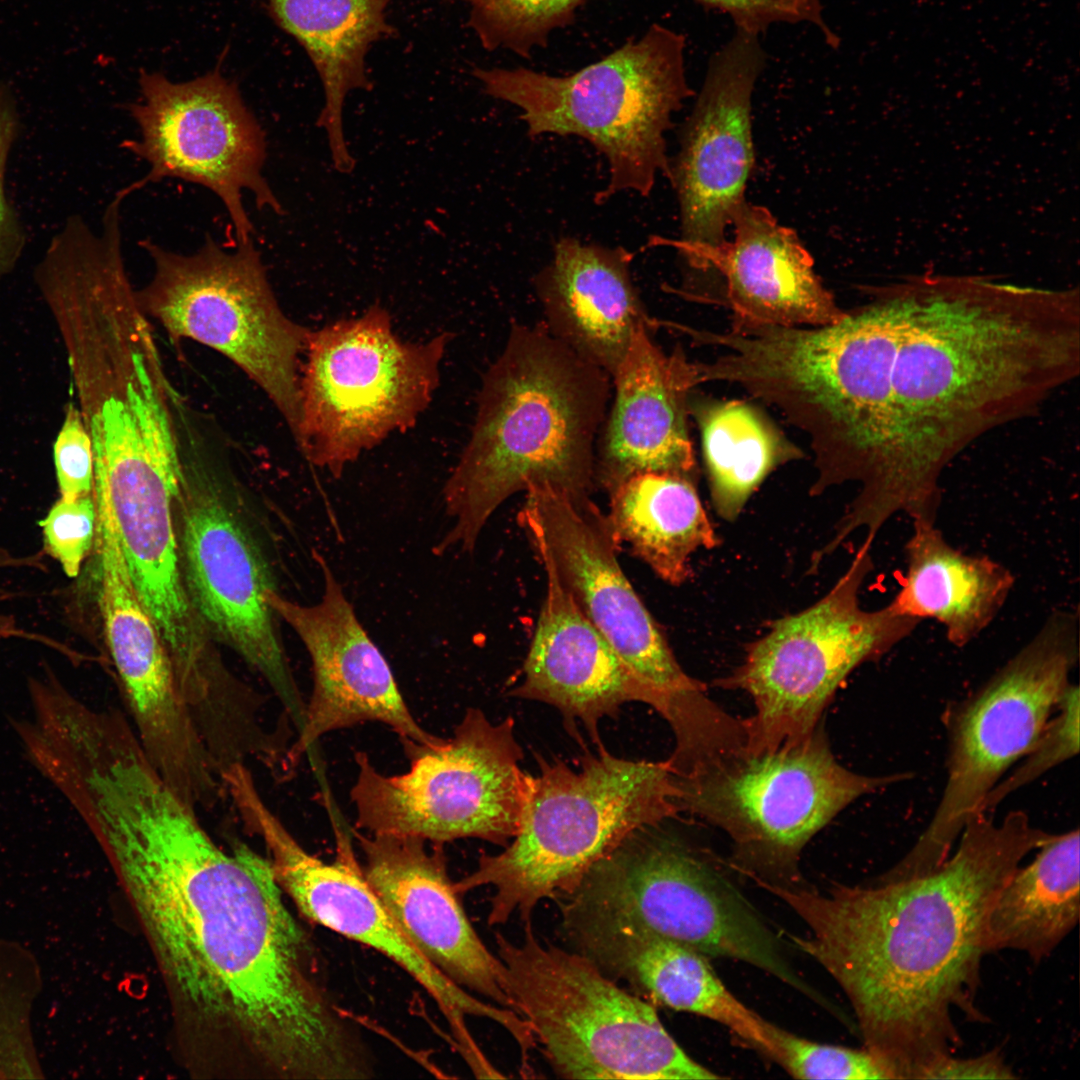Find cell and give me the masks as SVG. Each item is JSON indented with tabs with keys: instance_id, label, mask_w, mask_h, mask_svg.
Masks as SVG:
<instances>
[{
	"instance_id": "19",
	"label": "cell",
	"mask_w": 1080,
	"mask_h": 1080,
	"mask_svg": "<svg viewBox=\"0 0 1080 1080\" xmlns=\"http://www.w3.org/2000/svg\"><path fill=\"white\" fill-rule=\"evenodd\" d=\"M767 57L759 36L735 30L711 55L667 178L680 236L671 242L688 278L721 279L717 264L733 218L746 201L755 152L752 99Z\"/></svg>"
},
{
	"instance_id": "41",
	"label": "cell",
	"mask_w": 1080,
	"mask_h": 1080,
	"mask_svg": "<svg viewBox=\"0 0 1080 1080\" xmlns=\"http://www.w3.org/2000/svg\"><path fill=\"white\" fill-rule=\"evenodd\" d=\"M3 560L7 559L0 558L1 562ZM11 635H17V630L14 629L13 625L8 621V619L0 617V637H8Z\"/></svg>"
},
{
	"instance_id": "36",
	"label": "cell",
	"mask_w": 1080,
	"mask_h": 1080,
	"mask_svg": "<svg viewBox=\"0 0 1080 1080\" xmlns=\"http://www.w3.org/2000/svg\"><path fill=\"white\" fill-rule=\"evenodd\" d=\"M96 521L92 494L70 500L60 497L39 522L47 553L68 577L78 576L95 541Z\"/></svg>"
},
{
	"instance_id": "4",
	"label": "cell",
	"mask_w": 1080,
	"mask_h": 1080,
	"mask_svg": "<svg viewBox=\"0 0 1080 1080\" xmlns=\"http://www.w3.org/2000/svg\"><path fill=\"white\" fill-rule=\"evenodd\" d=\"M610 380L545 324L513 321L483 376L470 438L444 485L453 522L434 552H473L494 511L530 486L589 498Z\"/></svg>"
},
{
	"instance_id": "15",
	"label": "cell",
	"mask_w": 1080,
	"mask_h": 1080,
	"mask_svg": "<svg viewBox=\"0 0 1080 1080\" xmlns=\"http://www.w3.org/2000/svg\"><path fill=\"white\" fill-rule=\"evenodd\" d=\"M402 745L410 768L398 775L382 774L366 753H355L350 797L358 829L442 845L476 838L505 847L516 835L526 773L512 717L496 724L471 707L443 744Z\"/></svg>"
},
{
	"instance_id": "1",
	"label": "cell",
	"mask_w": 1080,
	"mask_h": 1080,
	"mask_svg": "<svg viewBox=\"0 0 1080 1080\" xmlns=\"http://www.w3.org/2000/svg\"><path fill=\"white\" fill-rule=\"evenodd\" d=\"M167 784L134 787L92 828L145 935L192 1070L328 1080L363 1034L329 991L268 858L220 847Z\"/></svg>"
},
{
	"instance_id": "5",
	"label": "cell",
	"mask_w": 1080,
	"mask_h": 1080,
	"mask_svg": "<svg viewBox=\"0 0 1080 1080\" xmlns=\"http://www.w3.org/2000/svg\"><path fill=\"white\" fill-rule=\"evenodd\" d=\"M526 773L519 827L502 852L482 854L454 882L459 895L490 886L487 923L517 915L532 920L538 905L571 891L600 858L632 832L680 812L677 776L669 760H628L600 744L579 770L538 758Z\"/></svg>"
},
{
	"instance_id": "6",
	"label": "cell",
	"mask_w": 1080,
	"mask_h": 1080,
	"mask_svg": "<svg viewBox=\"0 0 1080 1080\" xmlns=\"http://www.w3.org/2000/svg\"><path fill=\"white\" fill-rule=\"evenodd\" d=\"M660 825L632 832L592 865L562 898L563 917L649 930L709 959L747 963L823 1004L720 860Z\"/></svg>"
},
{
	"instance_id": "13",
	"label": "cell",
	"mask_w": 1080,
	"mask_h": 1080,
	"mask_svg": "<svg viewBox=\"0 0 1080 1080\" xmlns=\"http://www.w3.org/2000/svg\"><path fill=\"white\" fill-rule=\"evenodd\" d=\"M450 338L403 341L380 304L311 330L296 442L305 459L337 478L389 435L413 427L439 386Z\"/></svg>"
},
{
	"instance_id": "8",
	"label": "cell",
	"mask_w": 1080,
	"mask_h": 1080,
	"mask_svg": "<svg viewBox=\"0 0 1080 1080\" xmlns=\"http://www.w3.org/2000/svg\"><path fill=\"white\" fill-rule=\"evenodd\" d=\"M520 942L495 934L513 1010L552 1071L566 1079H719L670 1035L655 1007L584 955L541 941L531 920Z\"/></svg>"
},
{
	"instance_id": "24",
	"label": "cell",
	"mask_w": 1080,
	"mask_h": 1080,
	"mask_svg": "<svg viewBox=\"0 0 1080 1080\" xmlns=\"http://www.w3.org/2000/svg\"><path fill=\"white\" fill-rule=\"evenodd\" d=\"M546 572V595L514 697L556 707L569 730L580 721L597 746L600 720L623 704L642 702L658 713L656 692L639 679L579 610L554 572Z\"/></svg>"
},
{
	"instance_id": "2",
	"label": "cell",
	"mask_w": 1080,
	"mask_h": 1080,
	"mask_svg": "<svg viewBox=\"0 0 1080 1080\" xmlns=\"http://www.w3.org/2000/svg\"><path fill=\"white\" fill-rule=\"evenodd\" d=\"M1049 833L1023 811L973 817L958 846L922 875L866 886L767 887L808 928L788 935L848 998L864 1047L895 1079H922L953 1054L954 1011L975 1006L988 911L1002 885Z\"/></svg>"
},
{
	"instance_id": "30",
	"label": "cell",
	"mask_w": 1080,
	"mask_h": 1080,
	"mask_svg": "<svg viewBox=\"0 0 1080 1080\" xmlns=\"http://www.w3.org/2000/svg\"><path fill=\"white\" fill-rule=\"evenodd\" d=\"M1031 863L1019 866L988 911L985 953L1004 949L1033 961L1048 957L1079 920V831L1050 834Z\"/></svg>"
},
{
	"instance_id": "29",
	"label": "cell",
	"mask_w": 1080,
	"mask_h": 1080,
	"mask_svg": "<svg viewBox=\"0 0 1080 1080\" xmlns=\"http://www.w3.org/2000/svg\"><path fill=\"white\" fill-rule=\"evenodd\" d=\"M904 556L905 572L889 604L919 622L935 620L956 647L969 644L992 623L1014 586L1007 567L958 550L936 523L913 521Z\"/></svg>"
},
{
	"instance_id": "11",
	"label": "cell",
	"mask_w": 1080,
	"mask_h": 1080,
	"mask_svg": "<svg viewBox=\"0 0 1080 1080\" xmlns=\"http://www.w3.org/2000/svg\"><path fill=\"white\" fill-rule=\"evenodd\" d=\"M871 547L863 542L825 596L775 620L749 644L743 662L714 681L752 699L754 713L743 720L747 752H771L805 740L850 673L880 659L920 623L889 603L876 610L860 606V589L873 570Z\"/></svg>"
},
{
	"instance_id": "23",
	"label": "cell",
	"mask_w": 1080,
	"mask_h": 1080,
	"mask_svg": "<svg viewBox=\"0 0 1080 1080\" xmlns=\"http://www.w3.org/2000/svg\"><path fill=\"white\" fill-rule=\"evenodd\" d=\"M652 327L640 326L611 374L615 395L596 448V482L608 493L646 472L697 481L689 438L688 400L696 386L693 362L680 348L667 354Z\"/></svg>"
},
{
	"instance_id": "25",
	"label": "cell",
	"mask_w": 1080,
	"mask_h": 1080,
	"mask_svg": "<svg viewBox=\"0 0 1080 1080\" xmlns=\"http://www.w3.org/2000/svg\"><path fill=\"white\" fill-rule=\"evenodd\" d=\"M561 932L569 949L633 993L715 1021L773 1060L777 1025L735 997L705 955L640 927L566 925Z\"/></svg>"
},
{
	"instance_id": "28",
	"label": "cell",
	"mask_w": 1080,
	"mask_h": 1080,
	"mask_svg": "<svg viewBox=\"0 0 1080 1080\" xmlns=\"http://www.w3.org/2000/svg\"><path fill=\"white\" fill-rule=\"evenodd\" d=\"M392 0H267L276 24L306 51L321 80L325 102L316 121L327 133L334 168L351 173L356 160L343 132V107L354 90L372 89L366 56L393 36L387 19Z\"/></svg>"
},
{
	"instance_id": "20",
	"label": "cell",
	"mask_w": 1080,
	"mask_h": 1080,
	"mask_svg": "<svg viewBox=\"0 0 1080 1080\" xmlns=\"http://www.w3.org/2000/svg\"><path fill=\"white\" fill-rule=\"evenodd\" d=\"M98 604L127 717L147 757L186 803L204 807L222 782L180 691L170 657L130 578L112 517L97 519Z\"/></svg>"
},
{
	"instance_id": "10",
	"label": "cell",
	"mask_w": 1080,
	"mask_h": 1080,
	"mask_svg": "<svg viewBox=\"0 0 1080 1080\" xmlns=\"http://www.w3.org/2000/svg\"><path fill=\"white\" fill-rule=\"evenodd\" d=\"M1077 613L1056 610L1039 631L973 694L945 713L946 784L926 829L883 873L887 881L922 875L951 854L986 797L1035 744L1079 659Z\"/></svg>"
},
{
	"instance_id": "21",
	"label": "cell",
	"mask_w": 1080,
	"mask_h": 1080,
	"mask_svg": "<svg viewBox=\"0 0 1080 1080\" xmlns=\"http://www.w3.org/2000/svg\"><path fill=\"white\" fill-rule=\"evenodd\" d=\"M316 561L323 576L318 603L301 605L275 589L266 594L275 615L304 644L312 665L304 724L287 749L282 770H294L326 733L364 722L388 726L402 744H443L446 738L426 731L412 715L388 661L358 620L329 563L321 554Z\"/></svg>"
},
{
	"instance_id": "18",
	"label": "cell",
	"mask_w": 1080,
	"mask_h": 1080,
	"mask_svg": "<svg viewBox=\"0 0 1080 1080\" xmlns=\"http://www.w3.org/2000/svg\"><path fill=\"white\" fill-rule=\"evenodd\" d=\"M175 504L184 583L199 619L210 638L233 650L264 679L298 734L306 703L266 598L275 587L260 549L202 469L182 462Z\"/></svg>"
},
{
	"instance_id": "32",
	"label": "cell",
	"mask_w": 1080,
	"mask_h": 1080,
	"mask_svg": "<svg viewBox=\"0 0 1080 1080\" xmlns=\"http://www.w3.org/2000/svg\"><path fill=\"white\" fill-rule=\"evenodd\" d=\"M699 427L710 497L716 513L734 521L778 467L802 451L755 406L740 400H688Z\"/></svg>"
},
{
	"instance_id": "9",
	"label": "cell",
	"mask_w": 1080,
	"mask_h": 1080,
	"mask_svg": "<svg viewBox=\"0 0 1080 1080\" xmlns=\"http://www.w3.org/2000/svg\"><path fill=\"white\" fill-rule=\"evenodd\" d=\"M910 775L855 773L835 758L823 722L805 740L777 750H745L677 777V804L725 832L729 866L768 886H805L800 858L808 842L858 798Z\"/></svg>"
},
{
	"instance_id": "40",
	"label": "cell",
	"mask_w": 1080,
	"mask_h": 1080,
	"mask_svg": "<svg viewBox=\"0 0 1080 1080\" xmlns=\"http://www.w3.org/2000/svg\"><path fill=\"white\" fill-rule=\"evenodd\" d=\"M1012 1068L999 1049L980 1056L960 1058L948 1055L934 1064L922 1079H1015Z\"/></svg>"
},
{
	"instance_id": "7",
	"label": "cell",
	"mask_w": 1080,
	"mask_h": 1080,
	"mask_svg": "<svg viewBox=\"0 0 1080 1080\" xmlns=\"http://www.w3.org/2000/svg\"><path fill=\"white\" fill-rule=\"evenodd\" d=\"M685 37L660 24L568 76L518 67L476 68L484 92L521 110L528 135L578 136L604 155L607 185L594 200L619 192L650 195L667 177L666 133L692 95Z\"/></svg>"
},
{
	"instance_id": "26",
	"label": "cell",
	"mask_w": 1080,
	"mask_h": 1080,
	"mask_svg": "<svg viewBox=\"0 0 1080 1080\" xmlns=\"http://www.w3.org/2000/svg\"><path fill=\"white\" fill-rule=\"evenodd\" d=\"M633 253L562 237L534 278L550 333L611 377L633 334L656 327L633 283Z\"/></svg>"
},
{
	"instance_id": "37",
	"label": "cell",
	"mask_w": 1080,
	"mask_h": 1080,
	"mask_svg": "<svg viewBox=\"0 0 1080 1080\" xmlns=\"http://www.w3.org/2000/svg\"><path fill=\"white\" fill-rule=\"evenodd\" d=\"M705 8L728 15L735 30L760 36L778 23L811 24L830 47H839L840 39L828 26L819 0H695Z\"/></svg>"
},
{
	"instance_id": "39",
	"label": "cell",
	"mask_w": 1080,
	"mask_h": 1080,
	"mask_svg": "<svg viewBox=\"0 0 1080 1080\" xmlns=\"http://www.w3.org/2000/svg\"><path fill=\"white\" fill-rule=\"evenodd\" d=\"M56 478L61 497L76 499L93 494L92 442L78 406H66L62 426L53 447Z\"/></svg>"
},
{
	"instance_id": "14",
	"label": "cell",
	"mask_w": 1080,
	"mask_h": 1080,
	"mask_svg": "<svg viewBox=\"0 0 1080 1080\" xmlns=\"http://www.w3.org/2000/svg\"><path fill=\"white\" fill-rule=\"evenodd\" d=\"M153 262L136 300L173 341L190 339L222 354L268 397L297 442L300 372L310 329L279 305L252 239L224 248L210 234L192 254L150 239L139 242Z\"/></svg>"
},
{
	"instance_id": "34",
	"label": "cell",
	"mask_w": 1080,
	"mask_h": 1080,
	"mask_svg": "<svg viewBox=\"0 0 1080 1080\" xmlns=\"http://www.w3.org/2000/svg\"><path fill=\"white\" fill-rule=\"evenodd\" d=\"M773 1062L797 1079H895L875 1054L861 1049L823 1044L777 1026Z\"/></svg>"
},
{
	"instance_id": "38",
	"label": "cell",
	"mask_w": 1080,
	"mask_h": 1080,
	"mask_svg": "<svg viewBox=\"0 0 1080 1080\" xmlns=\"http://www.w3.org/2000/svg\"><path fill=\"white\" fill-rule=\"evenodd\" d=\"M20 127L16 97L8 84L0 81V280L15 269L27 242L24 224L6 189L8 164Z\"/></svg>"
},
{
	"instance_id": "31",
	"label": "cell",
	"mask_w": 1080,
	"mask_h": 1080,
	"mask_svg": "<svg viewBox=\"0 0 1080 1080\" xmlns=\"http://www.w3.org/2000/svg\"><path fill=\"white\" fill-rule=\"evenodd\" d=\"M606 515L625 542L663 581L679 586L692 575L691 556L719 544L695 482L667 473L633 475L610 493Z\"/></svg>"
},
{
	"instance_id": "17",
	"label": "cell",
	"mask_w": 1080,
	"mask_h": 1080,
	"mask_svg": "<svg viewBox=\"0 0 1080 1080\" xmlns=\"http://www.w3.org/2000/svg\"><path fill=\"white\" fill-rule=\"evenodd\" d=\"M139 87L142 100L127 106L139 138L127 139L121 146L144 160L149 170L124 188L128 194L165 178L201 185L222 202L236 244L252 239L254 231L243 192L252 194L259 210L284 214L263 175L264 130L220 65L185 82L142 71Z\"/></svg>"
},
{
	"instance_id": "12",
	"label": "cell",
	"mask_w": 1080,
	"mask_h": 1080,
	"mask_svg": "<svg viewBox=\"0 0 1080 1080\" xmlns=\"http://www.w3.org/2000/svg\"><path fill=\"white\" fill-rule=\"evenodd\" d=\"M525 494L519 522L543 567L554 572L588 621L659 696V714L675 745L688 749L712 739L727 713L677 661L620 566V543L607 516L590 498H573L549 484L530 486Z\"/></svg>"
},
{
	"instance_id": "27",
	"label": "cell",
	"mask_w": 1080,
	"mask_h": 1080,
	"mask_svg": "<svg viewBox=\"0 0 1080 1080\" xmlns=\"http://www.w3.org/2000/svg\"><path fill=\"white\" fill-rule=\"evenodd\" d=\"M730 230L717 271L733 326L817 327L844 317L796 232L767 208L746 200Z\"/></svg>"
},
{
	"instance_id": "42",
	"label": "cell",
	"mask_w": 1080,
	"mask_h": 1080,
	"mask_svg": "<svg viewBox=\"0 0 1080 1080\" xmlns=\"http://www.w3.org/2000/svg\"><path fill=\"white\" fill-rule=\"evenodd\" d=\"M444 1H451V2H453V1H466V2H468V0H444Z\"/></svg>"
},
{
	"instance_id": "35",
	"label": "cell",
	"mask_w": 1080,
	"mask_h": 1080,
	"mask_svg": "<svg viewBox=\"0 0 1080 1080\" xmlns=\"http://www.w3.org/2000/svg\"><path fill=\"white\" fill-rule=\"evenodd\" d=\"M1079 711V687L1071 683L1035 744L988 794L983 805L984 813L995 809L1011 793L1078 754Z\"/></svg>"
},
{
	"instance_id": "16",
	"label": "cell",
	"mask_w": 1080,
	"mask_h": 1080,
	"mask_svg": "<svg viewBox=\"0 0 1080 1080\" xmlns=\"http://www.w3.org/2000/svg\"><path fill=\"white\" fill-rule=\"evenodd\" d=\"M325 806L336 840V857L328 862L301 846L259 789L249 788L235 801L240 820L264 843L274 878L299 913L374 949L404 970L435 1002L463 1060L476 1061L482 1051L466 1018L488 1019L512 1034L520 1027L519 1016L456 986L425 959L368 884L352 847V832L343 824L338 810L331 800Z\"/></svg>"
},
{
	"instance_id": "33",
	"label": "cell",
	"mask_w": 1080,
	"mask_h": 1080,
	"mask_svg": "<svg viewBox=\"0 0 1080 1080\" xmlns=\"http://www.w3.org/2000/svg\"><path fill=\"white\" fill-rule=\"evenodd\" d=\"M585 0H468V25L483 48L530 58L551 33L569 25Z\"/></svg>"
},
{
	"instance_id": "3",
	"label": "cell",
	"mask_w": 1080,
	"mask_h": 1080,
	"mask_svg": "<svg viewBox=\"0 0 1080 1080\" xmlns=\"http://www.w3.org/2000/svg\"><path fill=\"white\" fill-rule=\"evenodd\" d=\"M889 439L869 513L936 521L946 466L1079 373L1077 295L978 282L903 289Z\"/></svg>"
},
{
	"instance_id": "22",
	"label": "cell",
	"mask_w": 1080,
	"mask_h": 1080,
	"mask_svg": "<svg viewBox=\"0 0 1080 1080\" xmlns=\"http://www.w3.org/2000/svg\"><path fill=\"white\" fill-rule=\"evenodd\" d=\"M352 834L368 884L425 959L456 986L513 1010L505 966L470 922L443 845L430 849L426 840L409 835Z\"/></svg>"
}]
</instances>
